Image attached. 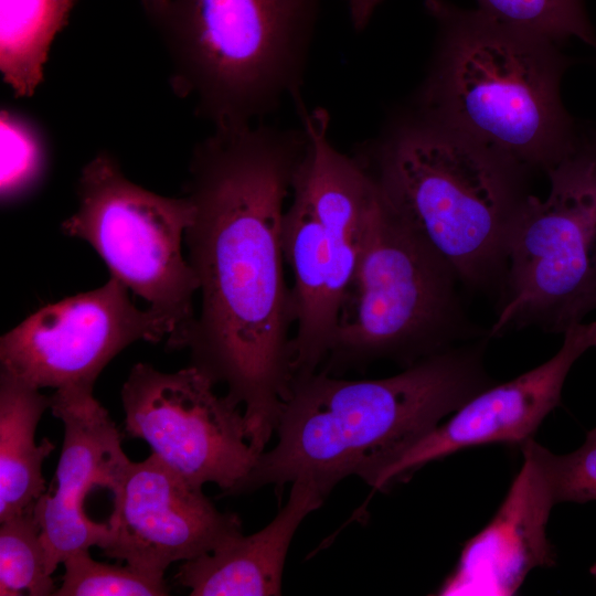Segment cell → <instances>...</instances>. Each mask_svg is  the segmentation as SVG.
Returning <instances> with one entry per match:
<instances>
[{
    "label": "cell",
    "instance_id": "19",
    "mask_svg": "<svg viewBox=\"0 0 596 596\" xmlns=\"http://www.w3.org/2000/svg\"><path fill=\"white\" fill-rule=\"evenodd\" d=\"M33 508L0 522L1 596H50L57 589L47 572Z\"/></svg>",
    "mask_w": 596,
    "mask_h": 596
},
{
    "label": "cell",
    "instance_id": "7",
    "mask_svg": "<svg viewBox=\"0 0 596 596\" xmlns=\"http://www.w3.org/2000/svg\"><path fill=\"white\" fill-rule=\"evenodd\" d=\"M546 199L526 195L507 249L497 318L488 336L535 326L563 333L596 294V135L552 167Z\"/></svg>",
    "mask_w": 596,
    "mask_h": 596
},
{
    "label": "cell",
    "instance_id": "3",
    "mask_svg": "<svg viewBox=\"0 0 596 596\" xmlns=\"http://www.w3.org/2000/svg\"><path fill=\"white\" fill-rule=\"evenodd\" d=\"M439 25L417 118L519 167L546 172L581 137L560 97L565 57L556 43L480 10L425 0Z\"/></svg>",
    "mask_w": 596,
    "mask_h": 596
},
{
    "label": "cell",
    "instance_id": "16",
    "mask_svg": "<svg viewBox=\"0 0 596 596\" xmlns=\"http://www.w3.org/2000/svg\"><path fill=\"white\" fill-rule=\"evenodd\" d=\"M281 238L285 262L292 274L294 377L321 368L338 321L331 295V264L326 235L309 203L295 190L284 213Z\"/></svg>",
    "mask_w": 596,
    "mask_h": 596
},
{
    "label": "cell",
    "instance_id": "18",
    "mask_svg": "<svg viewBox=\"0 0 596 596\" xmlns=\"http://www.w3.org/2000/svg\"><path fill=\"white\" fill-rule=\"evenodd\" d=\"M78 0H0V71L17 97L43 81L51 44Z\"/></svg>",
    "mask_w": 596,
    "mask_h": 596
},
{
    "label": "cell",
    "instance_id": "13",
    "mask_svg": "<svg viewBox=\"0 0 596 596\" xmlns=\"http://www.w3.org/2000/svg\"><path fill=\"white\" fill-rule=\"evenodd\" d=\"M50 397L52 414L63 423L64 439L55 491L44 492L33 511L52 575L73 552L107 543L109 525L87 517L85 498L95 488L111 491L130 460L119 430L94 393L54 392Z\"/></svg>",
    "mask_w": 596,
    "mask_h": 596
},
{
    "label": "cell",
    "instance_id": "5",
    "mask_svg": "<svg viewBox=\"0 0 596 596\" xmlns=\"http://www.w3.org/2000/svg\"><path fill=\"white\" fill-rule=\"evenodd\" d=\"M171 60V87L214 128L299 104L319 0L142 3Z\"/></svg>",
    "mask_w": 596,
    "mask_h": 596
},
{
    "label": "cell",
    "instance_id": "1",
    "mask_svg": "<svg viewBox=\"0 0 596 596\" xmlns=\"http://www.w3.org/2000/svg\"><path fill=\"white\" fill-rule=\"evenodd\" d=\"M306 148L302 126L214 128L189 166L194 219L184 241L201 309L184 349L190 365L244 406L256 454L275 432L292 379L295 311L281 231Z\"/></svg>",
    "mask_w": 596,
    "mask_h": 596
},
{
    "label": "cell",
    "instance_id": "6",
    "mask_svg": "<svg viewBox=\"0 0 596 596\" xmlns=\"http://www.w3.org/2000/svg\"><path fill=\"white\" fill-rule=\"evenodd\" d=\"M458 284L381 195L319 370L336 375L379 360L406 368L468 338Z\"/></svg>",
    "mask_w": 596,
    "mask_h": 596
},
{
    "label": "cell",
    "instance_id": "12",
    "mask_svg": "<svg viewBox=\"0 0 596 596\" xmlns=\"http://www.w3.org/2000/svg\"><path fill=\"white\" fill-rule=\"evenodd\" d=\"M560 350L541 365L470 397L445 423L390 465L373 488L403 481L424 465L465 448L487 444L522 445L560 404L566 376L589 349L596 348V321L578 322L564 332Z\"/></svg>",
    "mask_w": 596,
    "mask_h": 596
},
{
    "label": "cell",
    "instance_id": "26",
    "mask_svg": "<svg viewBox=\"0 0 596 596\" xmlns=\"http://www.w3.org/2000/svg\"><path fill=\"white\" fill-rule=\"evenodd\" d=\"M596 308V294L595 296L592 298L590 300V304H589V310H594Z\"/></svg>",
    "mask_w": 596,
    "mask_h": 596
},
{
    "label": "cell",
    "instance_id": "22",
    "mask_svg": "<svg viewBox=\"0 0 596 596\" xmlns=\"http://www.w3.org/2000/svg\"><path fill=\"white\" fill-rule=\"evenodd\" d=\"M0 196L2 204L29 194L41 181L46 157L38 130L21 116L0 113Z\"/></svg>",
    "mask_w": 596,
    "mask_h": 596
},
{
    "label": "cell",
    "instance_id": "15",
    "mask_svg": "<svg viewBox=\"0 0 596 596\" xmlns=\"http://www.w3.org/2000/svg\"><path fill=\"white\" fill-rule=\"evenodd\" d=\"M309 482L291 483L287 502L262 530L240 534L216 550L184 561L175 581L192 596H272L281 594L285 560L302 520L323 503Z\"/></svg>",
    "mask_w": 596,
    "mask_h": 596
},
{
    "label": "cell",
    "instance_id": "21",
    "mask_svg": "<svg viewBox=\"0 0 596 596\" xmlns=\"http://www.w3.org/2000/svg\"><path fill=\"white\" fill-rule=\"evenodd\" d=\"M56 596H162L169 594L163 576L130 565L119 566L93 560L88 549L70 554Z\"/></svg>",
    "mask_w": 596,
    "mask_h": 596
},
{
    "label": "cell",
    "instance_id": "11",
    "mask_svg": "<svg viewBox=\"0 0 596 596\" xmlns=\"http://www.w3.org/2000/svg\"><path fill=\"white\" fill-rule=\"evenodd\" d=\"M108 557L163 576L174 562L195 558L243 533L240 518L221 512L198 487L155 454L129 461L115 488Z\"/></svg>",
    "mask_w": 596,
    "mask_h": 596
},
{
    "label": "cell",
    "instance_id": "14",
    "mask_svg": "<svg viewBox=\"0 0 596 596\" xmlns=\"http://www.w3.org/2000/svg\"><path fill=\"white\" fill-rule=\"evenodd\" d=\"M521 469L492 520L464 546L437 595H514L528 574L555 564L546 534L557 504L552 453L533 438L521 445Z\"/></svg>",
    "mask_w": 596,
    "mask_h": 596
},
{
    "label": "cell",
    "instance_id": "2",
    "mask_svg": "<svg viewBox=\"0 0 596 596\" xmlns=\"http://www.w3.org/2000/svg\"><path fill=\"white\" fill-rule=\"evenodd\" d=\"M485 340L454 345L383 379L344 380L318 370L294 376L277 443L234 494L306 481L326 498L342 479L373 487L380 475L470 397L496 383Z\"/></svg>",
    "mask_w": 596,
    "mask_h": 596
},
{
    "label": "cell",
    "instance_id": "20",
    "mask_svg": "<svg viewBox=\"0 0 596 596\" xmlns=\"http://www.w3.org/2000/svg\"><path fill=\"white\" fill-rule=\"evenodd\" d=\"M479 9L502 23L556 44L577 38L596 49V31L584 0H477Z\"/></svg>",
    "mask_w": 596,
    "mask_h": 596
},
{
    "label": "cell",
    "instance_id": "9",
    "mask_svg": "<svg viewBox=\"0 0 596 596\" xmlns=\"http://www.w3.org/2000/svg\"><path fill=\"white\" fill-rule=\"evenodd\" d=\"M193 365L173 373L137 363L120 397L125 433L143 439L163 464L194 486L234 494L256 464L244 413Z\"/></svg>",
    "mask_w": 596,
    "mask_h": 596
},
{
    "label": "cell",
    "instance_id": "27",
    "mask_svg": "<svg viewBox=\"0 0 596 596\" xmlns=\"http://www.w3.org/2000/svg\"><path fill=\"white\" fill-rule=\"evenodd\" d=\"M590 573L592 575L595 577L596 579V564H594L592 567H590Z\"/></svg>",
    "mask_w": 596,
    "mask_h": 596
},
{
    "label": "cell",
    "instance_id": "10",
    "mask_svg": "<svg viewBox=\"0 0 596 596\" xmlns=\"http://www.w3.org/2000/svg\"><path fill=\"white\" fill-rule=\"evenodd\" d=\"M127 290L110 276L99 288L40 308L1 337V371L39 390L93 393L99 373L126 347L168 337L159 317L135 307Z\"/></svg>",
    "mask_w": 596,
    "mask_h": 596
},
{
    "label": "cell",
    "instance_id": "17",
    "mask_svg": "<svg viewBox=\"0 0 596 596\" xmlns=\"http://www.w3.org/2000/svg\"><path fill=\"white\" fill-rule=\"evenodd\" d=\"M51 397L0 371V522L23 513L45 492L42 464L55 449L35 430Z\"/></svg>",
    "mask_w": 596,
    "mask_h": 596
},
{
    "label": "cell",
    "instance_id": "23",
    "mask_svg": "<svg viewBox=\"0 0 596 596\" xmlns=\"http://www.w3.org/2000/svg\"><path fill=\"white\" fill-rule=\"evenodd\" d=\"M551 472L557 503L596 500V428L576 450L551 455Z\"/></svg>",
    "mask_w": 596,
    "mask_h": 596
},
{
    "label": "cell",
    "instance_id": "8",
    "mask_svg": "<svg viewBox=\"0 0 596 596\" xmlns=\"http://www.w3.org/2000/svg\"><path fill=\"white\" fill-rule=\"evenodd\" d=\"M76 193L78 207L62 223L64 234L87 242L111 277L148 301L167 328L168 349H184L199 291L198 277L182 253L194 219L192 201L131 182L106 151L83 168Z\"/></svg>",
    "mask_w": 596,
    "mask_h": 596
},
{
    "label": "cell",
    "instance_id": "24",
    "mask_svg": "<svg viewBox=\"0 0 596 596\" xmlns=\"http://www.w3.org/2000/svg\"><path fill=\"white\" fill-rule=\"evenodd\" d=\"M353 28L362 31L382 0H347Z\"/></svg>",
    "mask_w": 596,
    "mask_h": 596
},
{
    "label": "cell",
    "instance_id": "4",
    "mask_svg": "<svg viewBox=\"0 0 596 596\" xmlns=\"http://www.w3.org/2000/svg\"><path fill=\"white\" fill-rule=\"evenodd\" d=\"M353 157L395 215L471 289H499L517 213L519 167L419 118L398 123Z\"/></svg>",
    "mask_w": 596,
    "mask_h": 596
},
{
    "label": "cell",
    "instance_id": "25",
    "mask_svg": "<svg viewBox=\"0 0 596 596\" xmlns=\"http://www.w3.org/2000/svg\"><path fill=\"white\" fill-rule=\"evenodd\" d=\"M168 1H170V0H142V3L160 6V4L167 3Z\"/></svg>",
    "mask_w": 596,
    "mask_h": 596
}]
</instances>
